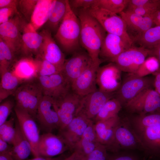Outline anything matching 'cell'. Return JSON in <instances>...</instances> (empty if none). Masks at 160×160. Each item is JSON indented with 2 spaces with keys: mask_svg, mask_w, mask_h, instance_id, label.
Masks as SVG:
<instances>
[{
  "mask_svg": "<svg viewBox=\"0 0 160 160\" xmlns=\"http://www.w3.org/2000/svg\"><path fill=\"white\" fill-rule=\"evenodd\" d=\"M76 10L81 25L80 44L93 62L101 63L104 60L99 58V53L106 31L85 10Z\"/></svg>",
  "mask_w": 160,
  "mask_h": 160,
  "instance_id": "obj_1",
  "label": "cell"
},
{
  "mask_svg": "<svg viewBox=\"0 0 160 160\" xmlns=\"http://www.w3.org/2000/svg\"><path fill=\"white\" fill-rule=\"evenodd\" d=\"M81 30L79 20L67 0L65 15L54 36L63 51L73 54L78 51Z\"/></svg>",
  "mask_w": 160,
  "mask_h": 160,
  "instance_id": "obj_2",
  "label": "cell"
},
{
  "mask_svg": "<svg viewBox=\"0 0 160 160\" xmlns=\"http://www.w3.org/2000/svg\"><path fill=\"white\" fill-rule=\"evenodd\" d=\"M84 10L97 20L107 33L118 36L133 45L134 43L127 33L126 23L120 16L97 7Z\"/></svg>",
  "mask_w": 160,
  "mask_h": 160,
  "instance_id": "obj_3",
  "label": "cell"
},
{
  "mask_svg": "<svg viewBox=\"0 0 160 160\" xmlns=\"http://www.w3.org/2000/svg\"><path fill=\"white\" fill-rule=\"evenodd\" d=\"M14 94L15 106L25 111L36 119L38 105L43 96L37 82H29L20 85Z\"/></svg>",
  "mask_w": 160,
  "mask_h": 160,
  "instance_id": "obj_4",
  "label": "cell"
},
{
  "mask_svg": "<svg viewBox=\"0 0 160 160\" xmlns=\"http://www.w3.org/2000/svg\"><path fill=\"white\" fill-rule=\"evenodd\" d=\"M153 80L148 77H139L129 73L117 91L116 98L122 106H124L143 91L151 88Z\"/></svg>",
  "mask_w": 160,
  "mask_h": 160,
  "instance_id": "obj_5",
  "label": "cell"
},
{
  "mask_svg": "<svg viewBox=\"0 0 160 160\" xmlns=\"http://www.w3.org/2000/svg\"><path fill=\"white\" fill-rule=\"evenodd\" d=\"M124 106L129 112L144 115L160 109V95L151 88L140 92Z\"/></svg>",
  "mask_w": 160,
  "mask_h": 160,
  "instance_id": "obj_6",
  "label": "cell"
},
{
  "mask_svg": "<svg viewBox=\"0 0 160 160\" xmlns=\"http://www.w3.org/2000/svg\"><path fill=\"white\" fill-rule=\"evenodd\" d=\"M26 22L20 14L0 24V38L16 55L19 53L23 29Z\"/></svg>",
  "mask_w": 160,
  "mask_h": 160,
  "instance_id": "obj_7",
  "label": "cell"
},
{
  "mask_svg": "<svg viewBox=\"0 0 160 160\" xmlns=\"http://www.w3.org/2000/svg\"><path fill=\"white\" fill-rule=\"evenodd\" d=\"M151 50L133 45L121 53L111 62L115 63L122 71L134 73L147 57L151 56Z\"/></svg>",
  "mask_w": 160,
  "mask_h": 160,
  "instance_id": "obj_8",
  "label": "cell"
},
{
  "mask_svg": "<svg viewBox=\"0 0 160 160\" xmlns=\"http://www.w3.org/2000/svg\"><path fill=\"white\" fill-rule=\"evenodd\" d=\"M43 95L56 100L64 97L71 90V84L61 72L37 78Z\"/></svg>",
  "mask_w": 160,
  "mask_h": 160,
  "instance_id": "obj_9",
  "label": "cell"
},
{
  "mask_svg": "<svg viewBox=\"0 0 160 160\" xmlns=\"http://www.w3.org/2000/svg\"><path fill=\"white\" fill-rule=\"evenodd\" d=\"M81 97L71 90L62 98L54 100V108L60 121L59 130L66 127L76 116Z\"/></svg>",
  "mask_w": 160,
  "mask_h": 160,
  "instance_id": "obj_10",
  "label": "cell"
},
{
  "mask_svg": "<svg viewBox=\"0 0 160 160\" xmlns=\"http://www.w3.org/2000/svg\"><path fill=\"white\" fill-rule=\"evenodd\" d=\"M118 115L95 122V129L98 142L104 145L108 151L115 153L120 151L115 137L116 129L121 121Z\"/></svg>",
  "mask_w": 160,
  "mask_h": 160,
  "instance_id": "obj_11",
  "label": "cell"
},
{
  "mask_svg": "<svg viewBox=\"0 0 160 160\" xmlns=\"http://www.w3.org/2000/svg\"><path fill=\"white\" fill-rule=\"evenodd\" d=\"M122 71L114 63L99 67L96 74L97 85L98 89L108 93L117 91L122 83Z\"/></svg>",
  "mask_w": 160,
  "mask_h": 160,
  "instance_id": "obj_12",
  "label": "cell"
},
{
  "mask_svg": "<svg viewBox=\"0 0 160 160\" xmlns=\"http://www.w3.org/2000/svg\"><path fill=\"white\" fill-rule=\"evenodd\" d=\"M14 111L20 127L30 143L32 153L39 156L37 148L40 135L35 119L27 112L15 106Z\"/></svg>",
  "mask_w": 160,
  "mask_h": 160,
  "instance_id": "obj_13",
  "label": "cell"
},
{
  "mask_svg": "<svg viewBox=\"0 0 160 160\" xmlns=\"http://www.w3.org/2000/svg\"><path fill=\"white\" fill-rule=\"evenodd\" d=\"M113 94L104 92L98 89L82 97L76 115L81 113L88 119L92 120L106 102L113 98Z\"/></svg>",
  "mask_w": 160,
  "mask_h": 160,
  "instance_id": "obj_14",
  "label": "cell"
},
{
  "mask_svg": "<svg viewBox=\"0 0 160 160\" xmlns=\"http://www.w3.org/2000/svg\"><path fill=\"white\" fill-rule=\"evenodd\" d=\"M40 33L43 40L37 57L54 65L62 72L65 60L64 54L53 38L50 31L44 29Z\"/></svg>",
  "mask_w": 160,
  "mask_h": 160,
  "instance_id": "obj_15",
  "label": "cell"
},
{
  "mask_svg": "<svg viewBox=\"0 0 160 160\" xmlns=\"http://www.w3.org/2000/svg\"><path fill=\"white\" fill-rule=\"evenodd\" d=\"M36 119L46 132H52L55 129H59L60 121L54 108L53 99L43 95L38 105Z\"/></svg>",
  "mask_w": 160,
  "mask_h": 160,
  "instance_id": "obj_16",
  "label": "cell"
},
{
  "mask_svg": "<svg viewBox=\"0 0 160 160\" xmlns=\"http://www.w3.org/2000/svg\"><path fill=\"white\" fill-rule=\"evenodd\" d=\"M101 63L92 61L82 73L71 84V90L82 97L97 89L96 74Z\"/></svg>",
  "mask_w": 160,
  "mask_h": 160,
  "instance_id": "obj_17",
  "label": "cell"
},
{
  "mask_svg": "<svg viewBox=\"0 0 160 160\" xmlns=\"http://www.w3.org/2000/svg\"><path fill=\"white\" fill-rule=\"evenodd\" d=\"M70 148L59 135L46 132L40 135L37 148L39 156L52 157L63 154Z\"/></svg>",
  "mask_w": 160,
  "mask_h": 160,
  "instance_id": "obj_18",
  "label": "cell"
},
{
  "mask_svg": "<svg viewBox=\"0 0 160 160\" xmlns=\"http://www.w3.org/2000/svg\"><path fill=\"white\" fill-rule=\"evenodd\" d=\"M91 120L84 114L78 113L66 127L59 130L58 135L65 141L70 150H73Z\"/></svg>",
  "mask_w": 160,
  "mask_h": 160,
  "instance_id": "obj_19",
  "label": "cell"
},
{
  "mask_svg": "<svg viewBox=\"0 0 160 160\" xmlns=\"http://www.w3.org/2000/svg\"><path fill=\"white\" fill-rule=\"evenodd\" d=\"M116 143L120 150H133L136 149L144 151L142 143L128 121H121L115 133Z\"/></svg>",
  "mask_w": 160,
  "mask_h": 160,
  "instance_id": "obj_20",
  "label": "cell"
},
{
  "mask_svg": "<svg viewBox=\"0 0 160 160\" xmlns=\"http://www.w3.org/2000/svg\"><path fill=\"white\" fill-rule=\"evenodd\" d=\"M92 61L87 52L78 51L65 60L61 73L71 84Z\"/></svg>",
  "mask_w": 160,
  "mask_h": 160,
  "instance_id": "obj_21",
  "label": "cell"
},
{
  "mask_svg": "<svg viewBox=\"0 0 160 160\" xmlns=\"http://www.w3.org/2000/svg\"><path fill=\"white\" fill-rule=\"evenodd\" d=\"M43 40L41 33H38L30 23L26 22L23 29L19 53L23 57L38 56Z\"/></svg>",
  "mask_w": 160,
  "mask_h": 160,
  "instance_id": "obj_22",
  "label": "cell"
},
{
  "mask_svg": "<svg viewBox=\"0 0 160 160\" xmlns=\"http://www.w3.org/2000/svg\"><path fill=\"white\" fill-rule=\"evenodd\" d=\"M119 15L126 23L127 33L133 43L137 38L154 24L153 16L143 17L125 10Z\"/></svg>",
  "mask_w": 160,
  "mask_h": 160,
  "instance_id": "obj_23",
  "label": "cell"
},
{
  "mask_svg": "<svg viewBox=\"0 0 160 160\" xmlns=\"http://www.w3.org/2000/svg\"><path fill=\"white\" fill-rule=\"evenodd\" d=\"M133 45L120 36L107 33L100 48L99 56L104 60L111 61Z\"/></svg>",
  "mask_w": 160,
  "mask_h": 160,
  "instance_id": "obj_24",
  "label": "cell"
},
{
  "mask_svg": "<svg viewBox=\"0 0 160 160\" xmlns=\"http://www.w3.org/2000/svg\"><path fill=\"white\" fill-rule=\"evenodd\" d=\"M40 60L38 57H22L15 63L11 71L22 82L38 77Z\"/></svg>",
  "mask_w": 160,
  "mask_h": 160,
  "instance_id": "obj_25",
  "label": "cell"
},
{
  "mask_svg": "<svg viewBox=\"0 0 160 160\" xmlns=\"http://www.w3.org/2000/svg\"><path fill=\"white\" fill-rule=\"evenodd\" d=\"M15 133L12 142L10 153L15 160H26L32 153L31 144L22 131L17 119L15 123Z\"/></svg>",
  "mask_w": 160,
  "mask_h": 160,
  "instance_id": "obj_26",
  "label": "cell"
},
{
  "mask_svg": "<svg viewBox=\"0 0 160 160\" xmlns=\"http://www.w3.org/2000/svg\"><path fill=\"white\" fill-rule=\"evenodd\" d=\"M137 135L144 151L150 155L160 156V124L148 127Z\"/></svg>",
  "mask_w": 160,
  "mask_h": 160,
  "instance_id": "obj_27",
  "label": "cell"
},
{
  "mask_svg": "<svg viewBox=\"0 0 160 160\" xmlns=\"http://www.w3.org/2000/svg\"><path fill=\"white\" fill-rule=\"evenodd\" d=\"M95 124L91 120L85 129L79 141L74 147L76 151L87 157L100 143L95 129Z\"/></svg>",
  "mask_w": 160,
  "mask_h": 160,
  "instance_id": "obj_28",
  "label": "cell"
},
{
  "mask_svg": "<svg viewBox=\"0 0 160 160\" xmlns=\"http://www.w3.org/2000/svg\"><path fill=\"white\" fill-rule=\"evenodd\" d=\"M67 0H53L47 21L45 24L46 29L51 33L57 31L66 14Z\"/></svg>",
  "mask_w": 160,
  "mask_h": 160,
  "instance_id": "obj_29",
  "label": "cell"
},
{
  "mask_svg": "<svg viewBox=\"0 0 160 160\" xmlns=\"http://www.w3.org/2000/svg\"><path fill=\"white\" fill-rule=\"evenodd\" d=\"M52 1L53 0H38L29 23L36 31L47 22Z\"/></svg>",
  "mask_w": 160,
  "mask_h": 160,
  "instance_id": "obj_30",
  "label": "cell"
},
{
  "mask_svg": "<svg viewBox=\"0 0 160 160\" xmlns=\"http://www.w3.org/2000/svg\"><path fill=\"white\" fill-rule=\"evenodd\" d=\"M128 121L138 134L148 127L160 124V109L145 115H138Z\"/></svg>",
  "mask_w": 160,
  "mask_h": 160,
  "instance_id": "obj_31",
  "label": "cell"
},
{
  "mask_svg": "<svg viewBox=\"0 0 160 160\" xmlns=\"http://www.w3.org/2000/svg\"><path fill=\"white\" fill-rule=\"evenodd\" d=\"M0 102L14 94L22 82L11 71H8L1 76Z\"/></svg>",
  "mask_w": 160,
  "mask_h": 160,
  "instance_id": "obj_32",
  "label": "cell"
},
{
  "mask_svg": "<svg viewBox=\"0 0 160 160\" xmlns=\"http://www.w3.org/2000/svg\"><path fill=\"white\" fill-rule=\"evenodd\" d=\"M135 42L140 47L152 49L160 44V25L152 27L137 38Z\"/></svg>",
  "mask_w": 160,
  "mask_h": 160,
  "instance_id": "obj_33",
  "label": "cell"
},
{
  "mask_svg": "<svg viewBox=\"0 0 160 160\" xmlns=\"http://www.w3.org/2000/svg\"><path fill=\"white\" fill-rule=\"evenodd\" d=\"M116 98H112L104 105L95 118V122L107 119L118 115L122 106Z\"/></svg>",
  "mask_w": 160,
  "mask_h": 160,
  "instance_id": "obj_34",
  "label": "cell"
},
{
  "mask_svg": "<svg viewBox=\"0 0 160 160\" xmlns=\"http://www.w3.org/2000/svg\"><path fill=\"white\" fill-rule=\"evenodd\" d=\"M129 0H96L94 7L102 9L117 14L124 11Z\"/></svg>",
  "mask_w": 160,
  "mask_h": 160,
  "instance_id": "obj_35",
  "label": "cell"
},
{
  "mask_svg": "<svg viewBox=\"0 0 160 160\" xmlns=\"http://www.w3.org/2000/svg\"><path fill=\"white\" fill-rule=\"evenodd\" d=\"M160 67V63L157 58L151 56L146 59L136 71L133 73L137 76L145 77L157 71Z\"/></svg>",
  "mask_w": 160,
  "mask_h": 160,
  "instance_id": "obj_36",
  "label": "cell"
},
{
  "mask_svg": "<svg viewBox=\"0 0 160 160\" xmlns=\"http://www.w3.org/2000/svg\"><path fill=\"white\" fill-rule=\"evenodd\" d=\"M15 119L11 117L0 126V138L11 145L15 133Z\"/></svg>",
  "mask_w": 160,
  "mask_h": 160,
  "instance_id": "obj_37",
  "label": "cell"
},
{
  "mask_svg": "<svg viewBox=\"0 0 160 160\" xmlns=\"http://www.w3.org/2000/svg\"><path fill=\"white\" fill-rule=\"evenodd\" d=\"M38 0H19L18 9L25 20L29 23Z\"/></svg>",
  "mask_w": 160,
  "mask_h": 160,
  "instance_id": "obj_38",
  "label": "cell"
},
{
  "mask_svg": "<svg viewBox=\"0 0 160 160\" xmlns=\"http://www.w3.org/2000/svg\"><path fill=\"white\" fill-rule=\"evenodd\" d=\"M37 57L40 60L38 76H49L61 72L54 65L39 57Z\"/></svg>",
  "mask_w": 160,
  "mask_h": 160,
  "instance_id": "obj_39",
  "label": "cell"
},
{
  "mask_svg": "<svg viewBox=\"0 0 160 160\" xmlns=\"http://www.w3.org/2000/svg\"><path fill=\"white\" fill-rule=\"evenodd\" d=\"M15 106L14 101L9 100L1 103L0 105V126L7 121V119Z\"/></svg>",
  "mask_w": 160,
  "mask_h": 160,
  "instance_id": "obj_40",
  "label": "cell"
},
{
  "mask_svg": "<svg viewBox=\"0 0 160 160\" xmlns=\"http://www.w3.org/2000/svg\"><path fill=\"white\" fill-rule=\"evenodd\" d=\"M127 7H142L160 9V0H129Z\"/></svg>",
  "mask_w": 160,
  "mask_h": 160,
  "instance_id": "obj_41",
  "label": "cell"
},
{
  "mask_svg": "<svg viewBox=\"0 0 160 160\" xmlns=\"http://www.w3.org/2000/svg\"><path fill=\"white\" fill-rule=\"evenodd\" d=\"M106 160H140L135 154L130 152L119 151L108 155Z\"/></svg>",
  "mask_w": 160,
  "mask_h": 160,
  "instance_id": "obj_42",
  "label": "cell"
},
{
  "mask_svg": "<svg viewBox=\"0 0 160 160\" xmlns=\"http://www.w3.org/2000/svg\"><path fill=\"white\" fill-rule=\"evenodd\" d=\"M107 152L106 147L99 143L87 156L86 160H106Z\"/></svg>",
  "mask_w": 160,
  "mask_h": 160,
  "instance_id": "obj_43",
  "label": "cell"
},
{
  "mask_svg": "<svg viewBox=\"0 0 160 160\" xmlns=\"http://www.w3.org/2000/svg\"><path fill=\"white\" fill-rule=\"evenodd\" d=\"M96 0H69V5L73 10L88 9L95 7Z\"/></svg>",
  "mask_w": 160,
  "mask_h": 160,
  "instance_id": "obj_44",
  "label": "cell"
},
{
  "mask_svg": "<svg viewBox=\"0 0 160 160\" xmlns=\"http://www.w3.org/2000/svg\"><path fill=\"white\" fill-rule=\"evenodd\" d=\"M126 10L143 17L152 16L158 10L156 8L142 7H127Z\"/></svg>",
  "mask_w": 160,
  "mask_h": 160,
  "instance_id": "obj_45",
  "label": "cell"
},
{
  "mask_svg": "<svg viewBox=\"0 0 160 160\" xmlns=\"http://www.w3.org/2000/svg\"><path fill=\"white\" fill-rule=\"evenodd\" d=\"M20 14L17 8H0V24L8 21L15 15Z\"/></svg>",
  "mask_w": 160,
  "mask_h": 160,
  "instance_id": "obj_46",
  "label": "cell"
},
{
  "mask_svg": "<svg viewBox=\"0 0 160 160\" xmlns=\"http://www.w3.org/2000/svg\"><path fill=\"white\" fill-rule=\"evenodd\" d=\"M0 55H2L10 65L15 60L16 55L7 44L0 38Z\"/></svg>",
  "mask_w": 160,
  "mask_h": 160,
  "instance_id": "obj_47",
  "label": "cell"
},
{
  "mask_svg": "<svg viewBox=\"0 0 160 160\" xmlns=\"http://www.w3.org/2000/svg\"><path fill=\"white\" fill-rule=\"evenodd\" d=\"M19 0H0V8L5 7L18 8Z\"/></svg>",
  "mask_w": 160,
  "mask_h": 160,
  "instance_id": "obj_48",
  "label": "cell"
},
{
  "mask_svg": "<svg viewBox=\"0 0 160 160\" xmlns=\"http://www.w3.org/2000/svg\"><path fill=\"white\" fill-rule=\"evenodd\" d=\"M152 74L155 77L153 80L154 90L160 95V67L157 71Z\"/></svg>",
  "mask_w": 160,
  "mask_h": 160,
  "instance_id": "obj_49",
  "label": "cell"
},
{
  "mask_svg": "<svg viewBox=\"0 0 160 160\" xmlns=\"http://www.w3.org/2000/svg\"><path fill=\"white\" fill-rule=\"evenodd\" d=\"M12 150V146L0 138V153H11Z\"/></svg>",
  "mask_w": 160,
  "mask_h": 160,
  "instance_id": "obj_50",
  "label": "cell"
},
{
  "mask_svg": "<svg viewBox=\"0 0 160 160\" xmlns=\"http://www.w3.org/2000/svg\"><path fill=\"white\" fill-rule=\"evenodd\" d=\"M87 158L78 151L74 150L72 154L64 160H86Z\"/></svg>",
  "mask_w": 160,
  "mask_h": 160,
  "instance_id": "obj_51",
  "label": "cell"
},
{
  "mask_svg": "<svg viewBox=\"0 0 160 160\" xmlns=\"http://www.w3.org/2000/svg\"><path fill=\"white\" fill-rule=\"evenodd\" d=\"M66 157L63 154L57 157H44L39 156L27 160H64Z\"/></svg>",
  "mask_w": 160,
  "mask_h": 160,
  "instance_id": "obj_52",
  "label": "cell"
},
{
  "mask_svg": "<svg viewBox=\"0 0 160 160\" xmlns=\"http://www.w3.org/2000/svg\"><path fill=\"white\" fill-rule=\"evenodd\" d=\"M151 50V56L156 57L160 63V44L155 48Z\"/></svg>",
  "mask_w": 160,
  "mask_h": 160,
  "instance_id": "obj_53",
  "label": "cell"
},
{
  "mask_svg": "<svg viewBox=\"0 0 160 160\" xmlns=\"http://www.w3.org/2000/svg\"><path fill=\"white\" fill-rule=\"evenodd\" d=\"M153 21L156 25H160V9L156 11L153 16Z\"/></svg>",
  "mask_w": 160,
  "mask_h": 160,
  "instance_id": "obj_54",
  "label": "cell"
},
{
  "mask_svg": "<svg viewBox=\"0 0 160 160\" xmlns=\"http://www.w3.org/2000/svg\"><path fill=\"white\" fill-rule=\"evenodd\" d=\"M0 160H15L10 153H0Z\"/></svg>",
  "mask_w": 160,
  "mask_h": 160,
  "instance_id": "obj_55",
  "label": "cell"
}]
</instances>
